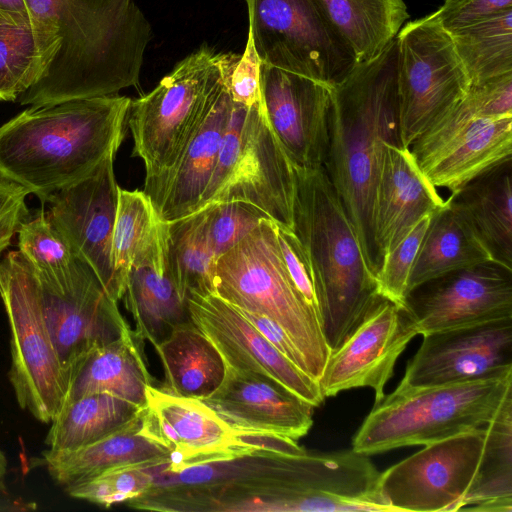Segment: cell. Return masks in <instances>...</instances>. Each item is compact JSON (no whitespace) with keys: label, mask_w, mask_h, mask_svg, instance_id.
Instances as JSON below:
<instances>
[{"label":"cell","mask_w":512,"mask_h":512,"mask_svg":"<svg viewBox=\"0 0 512 512\" xmlns=\"http://www.w3.org/2000/svg\"><path fill=\"white\" fill-rule=\"evenodd\" d=\"M40 62L16 102L45 106L137 86L151 25L136 0H25Z\"/></svg>","instance_id":"1"},{"label":"cell","mask_w":512,"mask_h":512,"mask_svg":"<svg viewBox=\"0 0 512 512\" xmlns=\"http://www.w3.org/2000/svg\"><path fill=\"white\" fill-rule=\"evenodd\" d=\"M397 55L394 38L378 56L357 63L332 88L329 145L324 163L375 276L379 265L372 235L374 193L385 144H400Z\"/></svg>","instance_id":"2"},{"label":"cell","mask_w":512,"mask_h":512,"mask_svg":"<svg viewBox=\"0 0 512 512\" xmlns=\"http://www.w3.org/2000/svg\"><path fill=\"white\" fill-rule=\"evenodd\" d=\"M131 100L114 94L25 109L0 126V174L47 203L117 153Z\"/></svg>","instance_id":"3"},{"label":"cell","mask_w":512,"mask_h":512,"mask_svg":"<svg viewBox=\"0 0 512 512\" xmlns=\"http://www.w3.org/2000/svg\"><path fill=\"white\" fill-rule=\"evenodd\" d=\"M293 226L310 265L326 341L338 347L381 298L324 167L294 165Z\"/></svg>","instance_id":"4"},{"label":"cell","mask_w":512,"mask_h":512,"mask_svg":"<svg viewBox=\"0 0 512 512\" xmlns=\"http://www.w3.org/2000/svg\"><path fill=\"white\" fill-rule=\"evenodd\" d=\"M239 58L203 45L177 63L151 92L131 100L127 125L133 155L144 163L143 192L156 210L169 177Z\"/></svg>","instance_id":"5"},{"label":"cell","mask_w":512,"mask_h":512,"mask_svg":"<svg viewBox=\"0 0 512 512\" xmlns=\"http://www.w3.org/2000/svg\"><path fill=\"white\" fill-rule=\"evenodd\" d=\"M512 402V374L460 383L396 387L373 405L352 449L372 455L426 445L488 426Z\"/></svg>","instance_id":"6"},{"label":"cell","mask_w":512,"mask_h":512,"mask_svg":"<svg viewBox=\"0 0 512 512\" xmlns=\"http://www.w3.org/2000/svg\"><path fill=\"white\" fill-rule=\"evenodd\" d=\"M214 294L275 322L300 352L307 374L320 379L331 349L320 316L288 273L274 221H262L217 259Z\"/></svg>","instance_id":"7"},{"label":"cell","mask_w":512,"mask_h":512,"mask_svg":"<svg viewBox=\"0 0 512 512\" xmlns=\"http://www.w3.org/2000/svg\"><path fill=\"white\" fill-rule=\"evenodd\" d=\"M0 297L10 327L9 380L18 405L50 423L64 402L68 379L47 327L34 272L19 251L0 261Z\"/></svg>","instance_id":"8"},{"label":"cell","mask_w":512,"mask_h":512,"mask_svg":"<svg viewBox=\"0 0 512 512\" xmlns=\"http://www.w3.org/2000/svg\"><path fill=\"white\" fill-rule=\"evenodd\" d=\"M261 63L334 87L357 65L320 0H244Z\"/></svg>","instance_id":"9"},{"label":"cell","mask_w":512,"mask_h":512,"mask_svg":"<svg viewBox=\"0 0 512 512\" xmlns=\"http://www.w3.org/2000/svg\"><path fill=\"white\" fill-rule=\"evenodd\" d=\"M395 38L399 141L410 148L466 97L470 81L433 13L408 22Z\"/></svg>","instance_id":"10"},{"label":"cell","mask_w":512,"mask_h":512,"mask_svg":"<svg viewBox=\"0 0 512 512\" xmlns=\"http://www.w3.org/2000/svg\"><path fill=\"white\" fill-rule=\"evenodd\" d=\"M32 269L43 315L68 379L88 352L118 339L130 326L118 302L83 259L76 256L55 270Z\"/></svg>","instance_id":"11"},{"label":"cell","mask_w":512,"mask_h":512,"mask_svg":"<svg viewBox=\"0 0 512 512\" xmlns=\"http://www.w3.org/2000/svg\"><path fill=\"white\" fill-rule=\"evenodd\" d=\"M487 426L424 448L380 472L379 487L396 511H461L481 476Z\"/></svg>","instance_id":"12"},{"label":"cell","mask_w":512,"mask_h":512,"mask_svg":"<svg viewBox=\"0 0 512 512\" xmlns=\"http://www.w3.org/2000/svg\"><path fill=\"white\" fill-rule=\"evenodd\" d=\"M422 173L436 187L456 192L512 161V116L485 117L474 92L410 146Z\"/></svg>","instance_id":"13"},{"label":"cell","mask_w":512,"mask_h":512,"mask_svg":"<svg viewBox=\"0 0 512 512\" xmlns=\"http://www.w3.org/2000/svg\"><path fill=\"white\" fill-rule=\"evenodd\" d=\"M140 432L170 453L160 467L176 472L186 467L230 458L254 448L291 440L240 435L230 429L203 401L178 397L150 386L140 413Z\"/></svg>","instance_id":"14"},{"label":"cell","mask_w":512,"mask_h":512,"mask_svg":"<svg viewBox=\"0 0 512 512\" xmlns=\"http://www.w3.org/2000/svg\"><path fill=\"white\" fill-rule=\"evenodd\" d=\"M398 387H426L512 374V318L423 334Z\"/></svg>","instance_id":"15"},{"label":"cell","mask_w":512,"mask_h":512,"mask_svg":"<svg viewBox=\"0 0 512 512\" xmlns=\"http://www.w3.org/2000/svg\"><path fill=\"white\" fill-rule=\"evenodd\" d=\"M115 155L109 154L87 176L54 193L47 201V216L74 255L93 269L118 302L122 295L111 255L120 189L113 167Z\"/></svg>","instance_id":"16"},{"label":"cell","mask_w":512,"mask_h":512,"mask_svg":"<svg viewBox=\"0 0 512 512\" xmlns=\"http://www.w3.org/2000/svg\"><path fill=\"white\" fill-rule=\"evenodd\" d=\"M418 335L404 308L380 298L343 342L331 351L318 380L325 398L342 391L369 387L374 405L394 374L395 364Z\"/></svg>","instance_id":"17"},{"label":"cell","mask_w":512,"mask_h":512,"mask_svg":"<svg viewBox=\"0 0 512 512\" xmlns=\"http://www.w3.org/2000/svg\"><path fill=\"white\" fill-rule=\"evenodd\" d=\"M294 196V164L271 128L262 101L246 107L231 171L207 205L247 202L292 229Z\"/></svg>","instance_id":"18"},{"label":"cell","mask_w":512,"mask_h":512,"mask_svg":"<svg viewBox=\"0 0 512 512\" xmlns=\"http://www.w3.org/2000/svg\"><path fill=\"white\" fill-rule=\"evenodd\" d=\"M405 310L418 335L512 318V271L490 262L451 272L408 292Z\"/></svg>","instance_id":"19"},{"label":"cell","mask_w":512,"mask_h":512,"mask_svg":"<svg viewBox=\"0 0 512 512\" xmlns=\"http://www.w3.org/2000/svg\"><path fill=\"white\" fill-rule=\"evenodd\" d=\"M260 86L269 124L293 164L324 167L333 87L264 63Z\"/></svg>","instance_id":"20"},{"label":"cell","mask_w":512,"mask_h":512,"mask_svg":"<svg viewBox=\"0 0 512 512\" xmlns=\"http://www.w3.org/2000/svg\"><path fill=\"white\" fill-rule=\"evenodd\" d=\"M187 303L193 324L226 367L269 376L315 408L324 402L318 381L281 354L235 306L216 294L191 296Z\"/></svg>","instance_id":"21"},{"label":"cell","mask_w":512,"mask_h":512,"mask_svg":"<svg viewBox=\"0 0 512 512\" xmlns=\"http://www.w3.org/2000/svg\"><path fill=\"white\" fill-rule=\"evenodd\" d=\"M234 432L298 442L313 425L314 406L264 374L226 367L219 387L201 399Z\"/></svg>","instance_id":"22"},{"label":"cell","mask_w":512,"mask_h":512,"mask_svg":"<svg viewBox=\"0 0 512 512\" xmlns=\"http://www.w3.org/2000/svg\"><path fill=\"white\" fill-rule=\"evenodd\" d=\"M444 204L445 200L422 173L410 149L387 142L372 207V235L378 265L418 220Z\"/></svg>","instance_id":"23"},{"label":"cell","mask_w":512,"mask_h":512,"mask_svg":"<svg viewBox=\"0 0 512 512\" xmlns=\"http://www.w3.org/2000/svg\"><path fill=\"white\" fill-rule=\"evenodd\" d=\"M122 299L133 316L135 332L153 347L176 328L192 322L171 269L168 222H159L153 237L135 257Z\"/></svg>","instance_id":"24"},{"label":"cell","mask_w":512,"mask_h":512,"mask_svg":"<svg viewBox=\"0 0 512 512\" xmlns=\"http://www.w3.org/2000/svg\"><path fill=\"white\" fill-rule=\"evenodd\" d=\"M231 72L165 185L157 209L160 219L165 222L196 212L208 187L231 113L232 100L227 88Z\"/></svg>","instance_id":"25"},{"label":"cell","mask_w":512,"mask_h":512,"mask_svg":"<svg viewBox=\"0 0 512 512\" xmlns=\"http://www.w3.org/2000/svg\"><path fill=\"white\" fill-rule=\"evenodd\" d=\"M144 341L129 328L118 339L93 348L70 373L64 402L86 394L109 393L144 408L148 388L153 385Z\"/></svg>","instance_id":"26"},{"label":"cell","mask_w":512,"mask_h":512,"mask_svg":"<svg viewBox=\"0 0 512 512\" xmlns=\"http://www.w3.org/2000/svg\"><path fill=\"white\" fill-rule=\"evenodd\" d=\"M140 413L122 428L76 450L44 451L51 477L67 488L114 468L168 462L169 451L140 432Z\"/></svg>","instance_id":"27"},{"label":"cell","mask_w":512,"mask_h":512,"mask_svg":"<svg viewBox=\"0 0 512 512\" xmlns=\"http://www.w3.org/2000/svg\"><path fill=\"white\" fill-rule=\"evenodd\" d=\"M487 248L512 271V161L500 164L447 198Z\"/></svg>","instance_id":"28"},{"label":"cell","mask_w":512,"mask_h":512,"mask_svg":"<svg viewBox=\"0 0 512 512\" xmlns=\"http://www.w3.org/2000/svg\"><path fill=\"white\" fill-rule=\"evenodd\" d=\"M154 349L164 370L159 389L167 394L201 400L224 379L223 357L193 322L176 328Z\"/></svg>","instance_id":"29"},{"label":"cell","mask_w":512,"mask_h":512,"mask_svg":"<svg viewBox=\"0 0 512 512\" xmlns=\"http://www.w3.org/2000/svg\"><path fill=\"white\" fill-rule=\"evenodd\" d=\"M490 262L495 263L487 248L446 199L431 216L411 271L408 292L451 272Z\"/></svg>","instance_id":"30"},{"label":"cell","mask_w":512,"mask_h":512,"mask_svg":"<svg viewBox=\"0 0 512 512\" xmlns=\"http://www.w3.org/2000/svg\"><path fill=\"white\" fill-rule=\"evenodd\" d=\"M142 408L109 393H91L63 403L45 438L48 450L72 451L122 428Z\"/></svg>","instance_id":"31"},{"label":"cell","mask_w":512,"mask_h":512,"mask_svg":"<svg viewBox=\"0 0 512 512\" xmlns=\"http://www.w3.org/2000/svg\"><path fill=\"white\" fill-rule=\"evenodd\" d=\"M357 62L378 56L409 18L403 0H320Z\"/></svg>","instance_id":"32"},{"label":"cell","mask_w":512,"mask_h":512,"mask_svg":"<svg viewBox=\"0 0 512 512\" xmlns=\"http://www.w3.org/2000/svg\"><path fill=\"white\" fill-rule=\"evenodd\" d=\"M168 247L181 296L214 294L217 259L207 240L204 209L168 223Z\"/></svg>","instance_id":"33"},{"label":"cell","mask_w":512,"mask_h":512,"mask_svg":"<svg viewBox=\"0 0 512 512\" xmlns=\"http://www.w3.org/2000/svg\"><path fill=\"white\" fill-rule=\"evenodd\" d=\"M449 34L470 88L512 72V9Z\"/></svg>","instance_id":"34"},{"label":"cell","mask_w":512,"mask_h":512,"mask_svg":"<svg viewBox=\"0 0 512 512\" xmlns=\"http://www.w3.org/2000/svg\"><path fill=\"white\" fill-rule=\"evenodd\" d=\"M463 510L512 512V402L487 426L481 476Z\"/></svg>","instance_id":"35"},{"label":"cell","mask_w":512,"mask_h":512,"mask_svg":"<svg viewBox=\"0 0 512 512\" xmlns=\"http://www.w3.org/2000/svg\"><path fill=\"white\" fill-rule=\"evenodd\" d=\"M160 221L156 208L143 190L119 189L111 255L122 296L135 257L153 237Z\"/></svg>","instance_id":"36"},{"label":"cell","mask_w":512,"mask_h":512,"mask_svg":"<svg viewBox=\"0 0 512 512\" xmlns=\"http://www.w3.org/2000/svg\"><path fill=\"white\" fill-rule=\"evenodd\" d=\"M40 62L31 25L0 17V101L16 102L39 78Z\"/></svg>","instance_id":"37"},{"label":"cell","mask_w":512,"mask_h":512,"mask_svg":"<svg viewBox=\"0 0 512 512\" xmlns=\"http://www.w3.org/2000/svg\"><path fill=\"white\" fill-rule=\"evenodd\" d=\"M158 465L114 468L65 490L73 498L109 508L143 494L151 486Z\"/></svg>","instance_id":"38"},{"label":"cell","mask_w":512,"mask_h":512,"mask_svg":"<svg viewBox=\"0 0 512 512\" xmlns=\"http://www.w3.org/2000/svg\"><path fill=\"white\" fill-rule=\"evenodd\" d=\"M205 210V227L209 246L218 259L251 233L264 220L270 219L253 204L243 201L212 203Z\"/></svg>","instance_id":"39"},{"label":"cell","mask_w":512,"mask_h":512,"mask_svg":"<svg viewBox=\"0 0 512 512\" xmlns=\"http://www.w3.org/2000/svg\"><path fill=\"white\" fill-rule=\"evenodd\" d=\"M432 214H427L416 222L382 259L376 273L379 296L404 309L411 271Z\"/></svg>","instance_id":"40"},{"label":"cell","mask_w":512,"mask_h":512,"mask_svg":"<svg viewBox=\"0 0 512 512\" xmlns=\"http://www.w3.org/2000/svg\"><path fill=\"white\" fill-rule=\"evenodd\" d=\"M19 252L36 270H55L68 265L76 256L42 209L25 220L18 231Z\"/></svg>","instance_id":"41"},{"label":"cell","mask_w":512,"mask_h":512,"mask_svg":"<svg viewBox=\"0 0 512 512\" xmlns=\"http://www.w3.org/2000/svg\"><path fill=\"white\" fill-rule=\"evenodd\" d=\"M512 9V0H444L433 13L448 33L471 26Z\"/></svg>","instance_id":"42"},{"label":"cell","mask_w":512,"mask_h":512,"mask_svg":"<svg viewBox=\"0 0 512 512\" xmlns=\"http://www.w3.org/2000/svg\"><path fill=\"white\" fill-rule=\"evenodd\" d=\"M278 242L288 273L306 302L319 314L314 279L306 255L292 229L275 223ZM321 319V318H320Z\"/></svg>","instance_id":"43"},{"label":"cell","mask_w":512,"mask_h":512,"mask_svg":"<svg viewBox=\"0 0 512 512\" xmlns=\"http://www.w3.org/2000/svg\"><path fill=\"white\" fill-rule=\"evenodd\" d=\"M260 63L248 36L245 50L227 79V88L234 103L250 107L262 101Z\"/></svg>","instance_id":"44"},{"label":"cell","mask_w":512,"mask_h":512,"mask_svg":"<svg viewBox=\"0 0 512 512\" xmlns=\"http://www.w3.org/2000/svg\"><path fill=\"white\" fill-rule=\"evenodd\" d=\"M30 192L0 174V254L6 250L20 225L27 220L26 198Z\"/></svg>","instance_id":"45"},{"label":"cell","mask_w":512,"mask_h":512,"mask_svg":"<svg viewBox=\"0 0 512 512\" xmlns=\"http://www.w3.org/2000/svg\"><path fill=\"white\" fill-rule=\"evenodd\" d=\"M240 312L281 354H283L288 360H290L301 370L307 373L303 357L282 328L261 314L251 313L243 310H240Z\"/></svg>","instance_id":"46"},{"label":"cell","mask_w":512,"mask_h":512,"mask_svg":"<svg viewBox=\"0 0 512 512\" xmlns=\"http://www.w3.org/2000/svg\"><path fill=\"white\" fill-rule=\"evenodd\" d=\"M0 17L13 25H31L25 0H0Z\"/></svg>","instance_id":"47"},{"label":"cell","mask_w":512,"mask_h":512,"mask_svg":"<svg viewBox=\"0 0 512 512\" xmlns=\"http://www.w3.org/2000/svg\"><path fill=\"white\" fill-rule=\"evenodd\" d=\"M7 471V459L3 452L0 450V486L2 485L4 476Z\"/></svg>","instance_id":"48"}]
</instances>
